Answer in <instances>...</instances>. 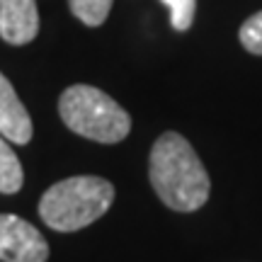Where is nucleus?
<instances>
[{"instance_id":"obj_1","label":"nucleus","mask_w":262,"mask_h":262,"mask_svg":"<svg viewBox=\"0 0 262 262\" xmlns=\"http://www.w3.org/2000/svg\"><path fill=\"white\" fill-rule=\"evenodd\" d=\"M148 178L158 199L175 211H196L209 199V175L185 136L165 131L150 148Z\"/></svg>"},{"instance_id":"obj_2","label":"nucleus","mask_w":262,"mask_h":262,"mask_svg":"<svg viewBox=\"0 0 262 262\" xmlns=\"http://www.w3.org/2000/svg\"><path fill=\"white\" fill-rule=\"evenodd\" d=\"M114 202L112 182L95 175L61 180L41 194L39 216L58 233H73L95 224Z\"/></svg>"},{"instance_id":"obj_3","label":"nucleus","mask_w":262,"mask_h":262,"mask_svg":"<svg viewBox=\"0 0 262 262\" xmlns=\"http://www.w3.org/2000/svg\"><path fill=\"white\" fill-rule=\"evenodd\" d=\"M58 114L73 134L97 143H119L131 131L129 112L93 85L66 88L58 97Z\"/></svg>"},{"instance_id":"obj_4","label":"nucleus","mask_w":262,"mask_h":262,"mask_svg":"<svg viewBox=\"0 0 262 262\" xmlns=\"http://www.w3.org/2000/svg\"><path fill=\"white\" fill-rule=\"evenodd\" d=\"M49 243L34 226L15 214H0V262H47Z\"/></svg>"},{"instance_id":"obj_5","label":"nucleus","mask_w":262,"mask_h":262,"mask_svg":"<svg viewBox=\"0 0 262 262\" xmlns=\"http://www.w3.org/2000/svg\"><path fill=\"white\" fill-rule=\"evenodd\" d=\"M39 34L37 0H0V37L12 47H25Z\"/></svg>"},{"instance_id":"obj_6","label":"nucleus","mask_w":262,"mask_h":262,"mask_svg":"<svg viewBox=\"0 0 262 262\" xmlns=\"http://www.w3.org/2000/svg\"><path fill=\"white\" fill-rule=\"evenodd\" d=\"M0 134L10 143H17V146L29 143L34 134L27 107L22 104L12 83L3 73H0Z\"/></svg>"},{"instance_id":"obj_7","label":"nucleus","mask_w":262,"mask_h":262,"mask_svg":"<svg viewBox=\"0 0 262 262\" xmlns=\"http://www.w3.org/2000/svg\"><path fill=\"white\" fill-rule=\"evenodd\" d=\"M22 182H25L22 163H19L17 153L10 148V141L0 134V192L15 194L22 189Z\"/></svg>"},{"instance_id":"obj_8","label":"nucleus","mask_w":262,"mask_h":262,"mask_svg":"<svg viewBox=\"0 0 262 262\" xmlns=\"http://www.w3.org/2000/svg\"><path fill=\"white\" fill-rule=\"evenodd\" d=\"M112 3L114 0H68L71 12L88 27H100L112 10Z\"/></svg>"},{"instance_id":"obj_9","label":"nucleus","mask_w":262,"mask_h":262,"mask_svg":"<svg viewBox=\"0 0 262 262\" xmlns=\"http://www.w3.org/2000/svg\"><path fill=\"white\" fill-rule=\"evenodd\" d=\"M238 39H241L245 51H250L255 56H262V10L255 12L253 17H248L241 25Z\"/></svg>"},{"instance_id":"obj_10","label":"nucleus","mask_w":262,"mask_h":262,"mask_svg":"<svg viewBox=\"0 0 262 262\" xmlns=\"http://www.w3.org/2000/svg\"><path fill=\"white\" fill-rule=\"evenodd\" d=\"M170 10V25L178 32H187L194 22L196 0H163Z\"/></svg>"}]
</instances>
